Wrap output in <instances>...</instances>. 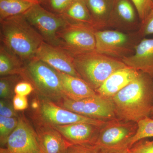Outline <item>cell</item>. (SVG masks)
I'll return each mask as SVG.
<instances>
[{
  "instance_id": "5b68a950",
  "label": "cell",
  "mask_w": 153,
  "mask_h": 153,
  "mask_svg": "<svg viewBox=\"0 0 153 153\" xmlns=\"http://www.w3.org/2000/svg\"><path fill=\"white\" fill-rule=\"evenodd\" d=\"M32 105V117L36 124L55 126L87 123L102 127L106 122L78 114L44 98L35 100Z\"/></svg>"
},
{
  "instance_id": "52a82bcc",
  "label": "cell",
  "mask_w": 153,
  "mask_h": 153,
  "mask_svg": "<svg viewBox=\"0 0 153 153\" xmlns=\"http://www.w3.org/2000/svg\"><path fill=\"white\" fill-rule=\"evenodd\" d=\"M137 128V123L117 118L107 121L100 128L95 145L105 153L127 149Z\"/></svg>"
},
{
  "instance_id": "d6a6232c",
  "label": "cell",
  "mask_w": 153,
  "mask_h": 153,
  "mask_svg": "<svg viewBox=\"0 0 153 153\" xmlns=\"http://www.w3.org/2000/svg\"><path fill=\"white\" fill-rule=\"evenodd\" d=\"M13 104L16 111H22L27 109L29 103L27 96L15 94L13 99Z\"/></svg>"
},
{
  "instance_id": "2e32d148",
  "label": "cell",
  "mask_w": 153,
  "mask_h": 153,
  "mask_svg": "<svg viewBox=\"0 0 153 153\" xmlns=\"http://www.w3.org/2000/svg\"><path fill=\"white\" fill-rule=\"evenodd\" d=\"M38 144L42 153H65L69 143L52 126L36 124Z\"/></svg>"
},
{
  "instance_id": "d6986e66",
  "label": "cell",
  "mask_w": 153,
  "mask_h": 153,
  "mask_svg": "<svg viewBox=\"0 0 153 153\" xmlns=\"http://www.w3.org/2000/svg\"><path fill=\"white\" fill-rule=\"evenodd\" d=\"M96 30H105L112 13L114 0H84Z\"/></svg>"
},
{
  "instance_id": "4316f807",
  "label": "cell",
  "mask_w": 153,
  "mask_h": 153,
  "mask_svg": "<svg viewBox=\"0 0 153 153\" xmlns=\"http://www.w3.org/2000/svg\"><path fill=\"white\" fill-rule=\"evenodd\" d=\"M135 7L141 23L153 8V0H131Z\"/></svg>"
},
{
  "instance_id": "ba28073f",
  "label": "cell",
  "mask_w": 153,
  "mask_h": 153,
  "mask_svg": "<svg viewBox=\"0 0 153 153\" xmlns=\"http://www.w3.org/2000/svg\"><path fill=\"white\" fill-rule=\"evenodd\" d=\"M23 15L44 42L59 47L57 33L69 25L61 15L47 10L39 3L31 7Z\"/></svg>"
},
{
  "instance_id": "9a60e30c",
  "label": "cell",
  "mask_w": 153,
  "mask_h": 153,
  "mask_svg": "<svg viewBox=\"0 0 153 153\" xmlns=\"http://www.w3.org/2000/svg\"><path fill=\"white\" fill-rule=\"evenodd\" d=\"M122 61L128 67L153 79V38H143L135 47L134 54Z\"/></svg>"
},
{
  "instance_id": "74e56055",
  "label": "cell",
  "mask_w": 153,
  "mask_h": 153,
  "mask_svg": "<svg viewBox=\"0 0 153 153\" xmlns=\"http://www.w3.org/2000/svg\"><path fill=\"white\" fill-rule=\"evenodd\" d=\"M34 1H38V0H34Z\"/></svg>"
},
{
  "instance_id": "603a6c76",
  "label": "cell",
  "mask_w": 153,
  "mask_h": 153,
  "mask_svg": "<svg viewBox=\"0 0 153 153\" xmlns=\"http://www.w3.org/2000/svg\"><path fill=\"white\" fill-rule=\"evenodd\" d=\"M137 125L136 133L131 141L129 148L140 140L153 137V119L150 117L145 118L139 121Z\"/></svg>"
},
{
  "instance_id": "5bb4252c",
  "label": "cell",
  "mask_w": 153,
  "mask_h": 153,
  "mask_svg": "<svg viewBox=\"0 0 153 153\" xmlns=\"http://www.w3.org/2000/svg\"><path fill=\"white\" fill-rule=\"evenodd\" d=\"M71 144L94 145L102 127L87 123L52 126Z\"/></svg>"
},
{
  "instance_id": "f546056e",
  "label": "cell",
  "mask_w": 153,
  "mask_h": 153,
  "mask_svg": "<svg viewBox=\"0 0 153 153\" xmlns=\"http://www.w3.org/2000/svg\"><path fill=\"white\" fill-rule=\"evenodd\" d=\"M138 33L142 38L153 35V8L143 22H141Z\"/></svg>"
},
{
  "instance_id": "8fae6325",
  "label": "cell",
  "mask_w": 153,
  "mask_h": 153,
  "mask_svg": "<svg viewBox=\"0 0 153 153\" xmlns=\"http://www.w3.org/2000/svg\"><path fill=\"white\" fill-rule=\"evenodd\" d=\"M18 124L7 141L10 153H40L36 129L25 116H19Z\"/></svg>"
},
{
  "instance_id": "9c48e42d",
  "label": "cell",
  "mask_w": 153,
  "mask_h": 153,
  "mask_svg": "<svg viewBox=\"0 0 153 153\" xmlns=\"http://www.w3.org/2000/svg\"><path fill=\"white\" fill-rule=\"evenodd\" d=\"M58 105L86 117L107 121L117 118L111 98L97 94L79 100L65 97L56 102Z\"/></svg>"
},
{
  "instance_id": "7402d4cb",
  "label": "cell",
  "mask_w": 153,
  "mask_h": 153,
  "mask_svg": "<svg viewBox=\"0 0 153 153\" xmlns=\"http://www.w3.org/2000/svg\"><path fill=\"white\" fill-rule=\"evenodd\" d=\"M38 3L34 0H0V21L24 14Z\"/></svg>"
},
{
  "instance_id": "7c38bea8",
  "label": "cell",
  "mask_w": 153,
  "mask_h": 153,
  "mask_svg": "<svg viewBox=\"0 0 153 153\" xmlns=\"http://www.w3.org/2000/svg\"><path fill=\"white\" fill-rule=\"evenodd\" d=\"M140 24L136 9L131 0H114L107 28L130 33L137 31Z\"/></svg>"
},
{
  "instance_id": "8d00e7d4",
  "label": "cell",
  "mask_w": 153,
  "mask_h": 153,
  "mask_svg": "<svg viewBox=\"0 0 153 153\" xmlns=\"http://www.w3.org/2000/svg\"><path fill=\"white\" fill-rule=\"evenodd\" d=\"M151 118H152L153 119V116L151 117Z\"/></svg>"
},
{
  "instance_id": "f35d334b",
  "label": "cell",
  "mask_w": 153,
  "mask_h": 153,
  "mask_svg": "<svg viewBox=\"0 0 153 153\" xmlns=\"http://www.w3.org/2000/svg\"><path fill=\"white\" fill-rule=\"evenodd\" d=\"M42 153V152H41V153Z\"/></svg>"
},
{
  "instance_id": "8992f818",
  "label": "cell",
  "mask_w": 153,
  "mask_h": 153,
  "mask_svg": "<svg viewBox=\"0 0 153 153\" xmlns=\"http://www.w3.org/2000/svg\"><path fill=\"white\" fill-rule=\"evenodd\" d=\"M95 36L96 52L121 60L134 54L142 39L137 31L127 33L116 30H96Z\"/></svg>"
},
{
  "instance_id": "ac0fdd59",
  "label": "cell",
  "mask_w": 153,
  "mask_h": 153,
  "mask_svg": "<svg viewBox=\"0 0 153 153\" xmlns=\"http://www.w3.org/2000/svg\"><path fill=\"white\" fill-rule=\"evenodd\" d=\"M57 72L65 97L72 100H79L97 94L82 78L60 71Z\"/></svg>"
},
{
  "instance_id": "6da1fadb",
  "label": "cell",
  "mask_w": 153,
  "mask_h": 153,
  "mask_svg": "<svg viewBox=\"0 0 153 153\" xmlns=\"http://www.w3.org/2000/svg\"><path fill=\"white\" fill-rule=\"evenodd\" d=\"M111 99L117 118L137 123L151 116L153 107V79L140 71L135 79Z\"/></svg>"
},
{
  "instance_id": "e575fe53",
  "label": "cell",
  "mask_w": 153,
  "mask_h": 153,
  "mask_svg": "<svg viewBox=\"0 0 153 153\" xmlns=\"http://www.w3.org/2000/svg\"><path fill=\"white\" fill-rule=\"evenodd\" d=\"M127 149L123 150L117 151V152H113L111 153H126Z\"/></svg>"
},
{
  "instance_id": "e0dca14e",
  "label": "cell",
  "mask_w": 153,
  "mask_h": 153,
  "mask_svg": "<svg viewBox=\"0 0 153 153\" xmlns=\"http://www.w3.org/2000/svg\"><path fill=\"white\" fill-rule=\"evenodd\" d=\"M140 73L127 66L120 68L109 76L96 92L101 96L111 98L135 79Z\"/></svg>"
},
{
  "instance_id": "3957f363",
  "label": "cell",
  "mask_w": 153,
  "mask_h": 153,
  "mask_svg": "<svg viewBox=\"0 0 153 153\" xmlns=\"http://www.w3.org/2000/svg\"><path fill=\"white\" fill-rule=\"evenodd\" d=\"M20 75L43 98L56 103L65 97L57 70L36 57L24 62Z\"/></svg>"
},
{
  "instance_id": "f1b7e54d",
  "label": "cell",
  "mask_w": 153,
  "mask_h": 153,
  "mask_svg": "<svg viewBox=\"0 0 153 153\" xmlns=\"http://www.w3.org/2000/svg\"><path fill=\"white\" fill-rule=\"evenodd\" d=\"M65 153H105L96 145L71 144Z\"/></svg>"
},
{
  "instance_id": "4fadbf2b",
  "label": "cell",
  "mask_w": 153,
  "mask_h": 153,
  "mask_svg": "<svg viewBox=\"0 0 153 153\" xmlns=\"http://www.w3.org/2000/svg\"><path fill=\"white\" fill-rule=\"evenodd\" d=\"M35 57L57 71L80 78L74 67V57L62 48L54 47L44 41Z\"/></svg>"
},
{
  "instance_id": "d4e9b609",
  "label": "cell",
  "mask_w": 153,
  "mask_h": 153,
  "mask_svg": "<svg viewBox=\"0 0 153 153\" xmlns=\"http://www.w3.org/2000/svg\"><path fill=\"white\" fill-rule=\"evenodd\" d=\"M18 117H6L0 116V143L1 146L7 145L9 137L18 124Z\"/></svg>"
},
{
  "instance_id": "7a4b0ae2",
  "label": "cell",
  "mask_w": 153,
  "mask_h": 153,
  "mask_svg": "<svg viewBox=\"0 0 153 153\" xmlns=\"http://www.w3.org/2000/svg\"><path fill=\"white\" fill-rule=\"evenodd\" d=\"M1 44L23 62L35 57L44 41L23 14L0 21Z\"/></svg>"
},
{
  "instance_id": "83f0119b",
  "label": "cell",
  "mask_w": 153,
  "mask_h": 153,
  "mask_svg": "<svg viewBox=\"0 0 153 153\" xmlns=\"http://www.w3.org/2000/svg\"><path fill=\"white\" fill-rule=\"evenodd\" d=\"M126 153H153V140H140L128 149Z\"/></svg>"
},
{
  "instance_id": "836d02e7",
  "label": "cell",
  "mask_w": 153,
  "mask_h": 153,
  "mask_svg": "<svg viewBox=\"0 0 153 153\" xmlns=\"http://www.w3.org/2000/svg\"><path fill=\"white\" fill-rule=\"evenodd\" d=\"M0 153H10L7 148L1 147L0 149Z\"/></svg>"
},
{
  "instance_id": "d590c367",
  "label": "cell",
  "mask_w": 153,
  "mask_h": 153,
  "mask_svg": "<svg viewBox=\"0 0 153 153\" xmlns=\"http://www.w3.org/2000/svg\"><path fill=\"white\" fill-rule=\"evenodd\" d=\"M153 116V107L152 108V111H151V116L152 117Z\"/></svg>"
},
{
  "instance_id": "44dd1931",
  "label": "cell",
  "mask_w": 153,
  "mask_h": 153,
  "mask_svg": "<svg viewBox=\"0 0 153 153\" xmlns=\"http://www.w3.org/2000/svg\"><path fill=\"white\" fill-rule=\"evenodd\" d=\"M24 62L3 44L0 46V75H20Z\"/></svg>"
},
{
  "instance_id": "1f68e13d",
  "label": "cell",
  "mask_w": 153,
  "mask_h": 153,
  "mask_svg": "<svg viewBox=\"0 0 153 153\" xmlns=\"http://www.w3.org/2000/svg\"><path fill=\"white\" fill-rule=\"evenodd\" d=\"M34 90V87L32 83L22 78L15 85L14 91L15 94L27 96Z\"/></svg>"
},
{
  "instance_id": "30bf717a",
  "label": "cell",
  "mask_w": 153,
  "mask_h": 153,
  "mask_svg": "<svg viewBox=\"0 0 153 153\" xmlns=\"http://www.w3.org/2000/svg\"><path fill=\"white\" fill-rule=\"evenodd\" d=\"M96 30L84 25H68L57 33L59 47L73 57L95 51Z\"/></svg>"
},
{
  "instance_id": "484cf974",
  "label": "cell",
  "mask_w": 153,
  "mask_h": 153,
  "mask_svg": "<svg viewBox=\"0 0 153 153\" xmlns=\"http://www.w3.org/2000/svg\"><path fill=\"white\" fill-rule=\"evenodd\" d=\"M74 0H38V3L45 10L61 15Z\"/></svg>"
},
{
  "instance_id": "cb8c5ba5",
  "label": "cell",
  "mask_w": 153,
  "mask_h": 153,
  "mask_svg": "<svg viewBox=\"0 0 153 153\" xmlns=\"http://www.w3.org/2000/svg\"><path fill=\"white\" fill-rule=\"evenodd\" d=\"M22 77L18 74L1 76L0 79V97L1 99L10 100L14 93V88Z\"/></svg>"
},
{
  "instance_id": "ffe728a7",
  "label": "cell",
  "mask_w": 153,
  "mask_h": 153,
  "mask_svg": "<svg viewBox=\"0 0 153 153\" xmlns=\"http://www.w3.org/2000/svg\"><path fill=\"white\" fill-rule=\"evenodd\" d=\"M61 16L69 25H84L94 28L84 0H74Z\"/></svg>"
},
{
  "instance_id": "4dcf8cb0",
  "label": "cell",
  "mask_w": 153,
  "mask_h": 153,
  "mask_svg": "<svg viewBox=\"0 0 153 153\" xmlns=\"http://www.w3.org/2000/svg\"><path fill=\"white\" fill-rule=\"evenodd\" d=\"M0 116L6 117H18L17 111L14 109L13 102L7 99L0 100Z\"/></svg>"
},
{
  "instance_id": "277c9868",
  "label": "cell",
  "mask_w": 153,
  "mask_h": 153,
  "mask_svg": "<svg viewBox=\"0 0 153 153\" xmlns=\"http://www.w3.org/2000/svg\"><path fill=\"white\" fill-rule=\"evenodd\" d=\"M74 64L80 78L95 91L112 73L127 66L121 60L96 51L74 56Z\"/></svg>"
}]
</instances>
